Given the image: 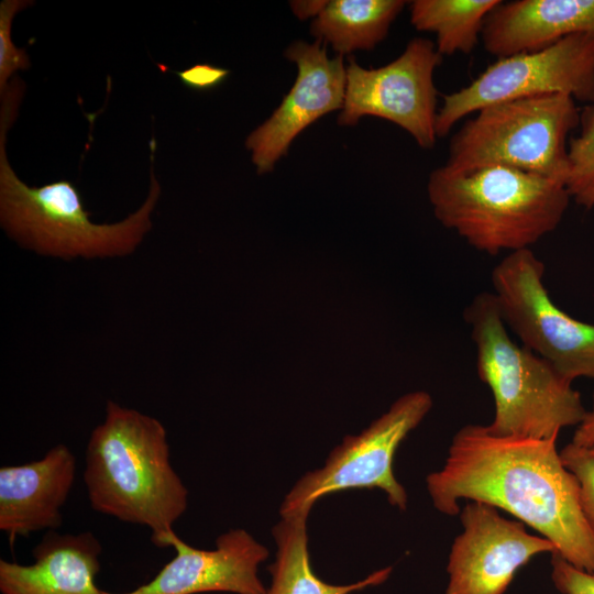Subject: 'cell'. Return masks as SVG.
Returning a JSON list of instances; mask_svg holds the SVG:
<instances>
[{
    "instance_id": "obj_14",
    "label": "cell",
    "mask_w": 594,
    "mask_h": 594,
    "mask_svg": "<svg viewBox=\"0 0 594 594\" xmlns=\"http://www.w3.org/2000/svg\"><path fill=\"white\" fill-rule=\"evenodd\" d=\"M76 475V458L57 444L40 460L0 469V530L10 541L61 527V509Z\"/></svg>"
},
{
    "instance_id": "obj_18",
    "label": "cell",
    "mask_w": 594,
    "mask_h": 594,
    "mask_svg": "<svg viewBox=\"0 0 594 594\" xmlns=\"http://www.w3.org/2000/svg\"><path fill=\"white\" fill-rule=\"evenodd\" d=\"M406 2L402 0H332L312 20L310 34L338 55L373 50L387 36Z\"/></svg>"
},
{
    "instance_id": "obj_10",
    "label": "cell",
    "mask_w": 594,
    "mask_h": 594,
    "mask_svg": "<svg viewBox=\"0 0 594 594\" xmlns=\"http://www.w3.org/2000/svg\"><path fill=\"white\" fill-rule=\"evenodd\" d=\"M436 44L415 37L393 62L364 68L348 58L341 127H353L364 116L391 121L407 131L422 148L436 144L437 95L433 74L442 63Z\"/></svg>"
},
{
    "instance_id": "obj_3",
    "label": "cell",
    "mask_w": 594,
    "mask_h": 594,
    "mask_svg": "<svg viewBox=\"0 0 594 594\" xmlns=\"http://www.w3.org/2000/svg\"><path fill=\"white\" fill-rule=\"evenodd\" d=\"M427 194L444 228L490 255L530 249L558 228L571 201L562 183L501 165L440 166L429 175Z\"/></svg>"
},
{
    "instance_id": "obj_13",
    "label": "cell",
    "mask_w": 594,
    "mask_h": 594,
    "mask_svg": "<svg viewBox=\"0 0 594 594\" xmlns=\"http://www.w3.org/2000/svg\"><path fill=\"white\" fill-rule=\"evenodd\" d=\"M176 554L150 582L125 593L102 594H198L228 592L265 594L257 576L267 549L242 528L220 535L212 550L196 549L178 536L172 542Z\"/></svg>"
},
{
    "instance_id": "obj_8",
    "label": "cell",
    "mask_w": 594,
    "mask_h": 594,
    "mask_svg": "<svg viewBox=\"0 0 594 594\" xmlns=\"http://www.w3.org/2000/svg\"><path fill=\"white\" fill-rule=\"evenodd\" d=\"M431 407L427 392L400 396L360 435L345 437L322 468L304 474L285 496L280 516L309 515L321 497L350 488H380L391 505L405 510L408 497L393 471L395 453Z\"/></svg>"
},
{
    "instance_id": "obj_5",
    "label": "cell",
    "mask_w": 594,
    "mask_h": 594,
    "mask_svg": "<svg viewBox=\"0 0 594 594\" xmlns=\"http://www.w3.org/2000/svg\"><path fill=\"white\" fill-rule=\"evenodd\" d=\"M463 316L476 350L479 378L494 398L490 431L550 439L582 422L587 410L581 394L551 364L509 337L492 292L475 295Z\"/></svg>"
},
{
    "instance_id": "obj_16",
    "label": "cell",
    "mask_w": 594,
    "mask_h": 594,
    "mask_svg": "<svg viewBox=\"0 0 594 594\" xmlns=\"http://www.w3.org/2000/svg\"><path fill=\"white\" fill-rule=\"evenodd\" d=\"M579 33L594 36V0H516L502 1L487 15L481 40L499 58Z\"/></svg>"
},
{
    "instance_id": "obj_4",
    "label": "cell",
    "mask_w": 594,
    "mask_h": 594,
    "mask_svg": "<svg viewBox=\"0 0 594 594\" xmlns=\"http://www.w3.org/2000/svg\"><path fill=\"white\" fill-rule=\"evenodd\" d=\"M22 87L10 86L1 96L0 116V219L4 230L21 245L38 254L74 257H114L130 254L151 229V213L161 188L153 176L144 204L124 220L97 224L68 180L41 187L24 184L6 155V134L16 116Z\"/></svg>"
},
{
    "instance_id": "obj_2",
    "label": "cell",
    "mask_w": 594,
    "mask_h": 594,
    "mask_svg": "<svg viewBox=\"0 0 594 594\" xmlns=\"http://www.w3.org/2000/svg\"><path fill=\"white\" fill-rule=\"evenodd\" d=\"M84 480L94 510L145 526L155 546L172 547L188 491L172 466L167 433L156 418L109 400L87 443Z\"/></svg>"
},
{
    "instance_id": "obj_17",
    "label": "cell",
    "mask_w": 594,
    "mask_h": 594,
    "mask_svg": "<svg viewBox=\"0 0 594 594\" xmlns=\"http://www.w3.org/2000/svg\"><path fill=\"white\" fill-rule=\"evenodd\" d=\"M308 515L282 517L272 530L276 542L275 561L268 566L272 584L265 594H350L384 583L393 568L371 573L346 585L329 584L314 572L308 551Z\"/></svg>"
},
{
    "instance_id": "obj_12",
    "label": "cell",
    "mask_w": 594,
    "mask_h": 594,
    "mask_svg": "<svg viewBox=\"0 0 594 594\" xmlns=\"http://www.w3.org/2000/svg\"><path fill=\"white\" fill-rule=\"evenodd\" d=\"M285 57L297 67L296 80L278 108L246 138L257 174L273 170L292 142L322 116L342 110L346 88L343 56L330 58L326 44L293 42Z\"/></svg>"
},
{
    "instance_id": "obj_23",
    "label": "cell",
    "mask_w": 594,
    "mask_h": 594,
    "mask_svg": "<svg viewBox=\"0 0 594 594\" xmlns=\"http://www.w3.org/2000/svg\"><path fill=\"white\" fill-rule=\"evenodd\" d=\"M551 581L561 594H594V571L579 569L559 553H551Z\"/></svg>"
},
{
    "instance_id": "obj_25",
    "label": "cell",
    "mask_w": 594,
    "mask_h": 594,
    "mask_svg": "<svg viewBox=\"0 0 594 594\" xmlns=\"http://www.w3.org/2000/svg\"><path fill=\"white\" fill-rule=\"evenodd\" d=\"M571 443L586 448L594 455V405L587 410L582 422L576 426Z\"/></svg>"
},
{
    "instance_id": "obj_7",
    "label": "cell",
    "mask_w": 594,
    "mask_h": 594,
    "mask_svg": "<svg viewBox=\"0 0 594 594\" xmlns=\"http://www.w3.org/2000/svg\"><path fill=\"white\" fill-rule=\"evenodd\" d=\"M546 267L531 249L507 253L492 270V294L521 344L566 381L594 380V323L562 310L544 285Z\"/></svg>"
},
{
    "instance_id": "obj_1",
    "label": "cell",
    "mask_w": 594,
    "mask_h": 594,
    "mask_svg": "<svg viewBox=\"0 0 594 594\" xmlns=\"http://www.w3.org/2000/svg\"><path fill=\"white\" fill-rule=\"evenodd\" d=\"M557 439L498 436L486 425L463 426L442 468L427 475L435 508L455 516L462 499L486 503L549 539L572 565L594 571V531Z\"/></svg>"
},
{
    "instance_id": "obj_11",
    "label": "cell",
    "mask_w": 594,
    "mask_h": 594,
    "mask_svg": "<svg viewBox=\"0 0 594 594\" xmlns=\"http://www.w3.org/2000/svg\"><path fill=\"white\" fill-rule=\"evenodd\" d=\"M459 515L462 531L449 552L444 594H504L534 557L557 552L549 539L486 503L470 501Z\"/></svg>"
},
{
    "instance_id": "obj_15",
    "label": "cell",
    "mask_w": 594,
    "mask_h": 594,
    "mask_svg": "<svg viewBox=\"0 0 594 594\" xmlns=\"http://www.w3.org/2000/svg\"><path fill=\"white\" fill-rule=\"evenodd\" d=\"M102 547L89 531H50L33 549L34 562L0 560L1 594H102L96 584Z\"/></svg>"
},
{
    "instance_id": "obj_26",
    "label": "cell",
    "mask_w": 594,
    "mask_h": 594,
    "mask_svg": "<svg viewBox=\"0 0 594 594\" xmlns=\"http://www.w3.org/2000/svg\"><path fill=\"white\" fill-rule=\"evenodd\" d=\"M293 13L299 20H306L309 18H316L326 7L327 1L309 0V1H290L289 2Z\"/></svg>"
},
{
    "instance_id": "obj_19",
    "label": "cell",
    "mask_w": 594,
    "mask_h": 594,
    "mask_svg": "<svg viewBox=\"0 0 594 594\" xmlns=\"http://www.w3.org/2000/svg\"><path fill=\"white\" fill-rule=\"evenodd\" d=\"M499 0H415L410 2V22L419 31L437 37L441 56L470 54L481 40L487 15Z\"/></svg>"
},
{
    "instance_id": "obj_22",
    "label": "cell",
    "mask_w": 594,
    "mask_h": 594,
    "mask_svg": "<svg viewBox=\"0 0 594 594\" xmlns=\"http://www.w3.org/2000/svg\"><path fill=\"white\" fill-rule=\"evenodd\" d=\"M560 455L564 465L578 480L581 508L594 531V455L588 449L571 442L560 451Z\"/></svg>"
},
{
    "instance_id": "obj_6",
    "label": "cell",
    "mask_w": 594,
    "mask_h": 594,
    "mask_svg": "<svg viewBox=\"0 0 594 594\" xmlns=\"http://www.w3.org/2000/svg\"><path fill=\"white\" fill-rule=\"evenodd\" d=\"M475 113L451 138L447 167L465 172L501 165L564 185L569 172L568 138L580 123V109L573 98H519Z\"/></svg>"
},
{
    "instance_id": "obj_20",
    "label": "cell",
    "mask_w": 594,
    "mask_h": 594,
    "mask_svg": "<svg viewBox=\"0 0 594 594\" xmlns=\"http://www.w3.org/2000/svg\"><path fill=\"white\" fill-rule=\"evenodd\" d=\"M580 131L569 139V172L564 186L571 200L594 209V102L580 110Z\"/></svg>"
},
{
    "instance_id": "obj_9",
    "label": "cell",
    "mask_w": 594,
    "mask_h": 594,
    "mask_svg": "<svg viewBox=\"0 0 594 594\" xmlns=\"http://www.w3.org/2000/svg\"><path fill=\"white\" fill-rule=\"evenodd\" d=\"M546 95L594 102L593 35L573 34L542 50L497 58L469 85L443 96L437 138H444L458 121L484 107Z\"/></svg>"
},
{
    "instance_id": "obj_24",
    "label": "cell",
    "mask_w": 594,
    "mask_h": 594,
    "mask_svg": "<svg viewBox=\"0 0 594 594\" xmlns=\"http://www.w3.org/2000/svg\"><path fill=\"white\" fill-rule=\"evenodd\" d=\"M182 84L195 90H209L222 84L230 72L210 64H196L175 73Z\"/></svg>"
},
{
    "instance_id": "obj_21",
    "label": "cell",
    "mask_w": 594,
    "mask_h": 594,
    "mask_svg": "<svg viewBox=\"0 0 594 594\" xmlns=\"http://www.w3.org/2000/svg\"><path fill=\"white\" fill-rule=\"evenodd\" d=\"M31 1L3 0L0 4V92L9 88V78L19 69L31 66L29 56L23 48H18L11 38V26L14 15L29 7Z\"/></svg>"
}]
</instances>
